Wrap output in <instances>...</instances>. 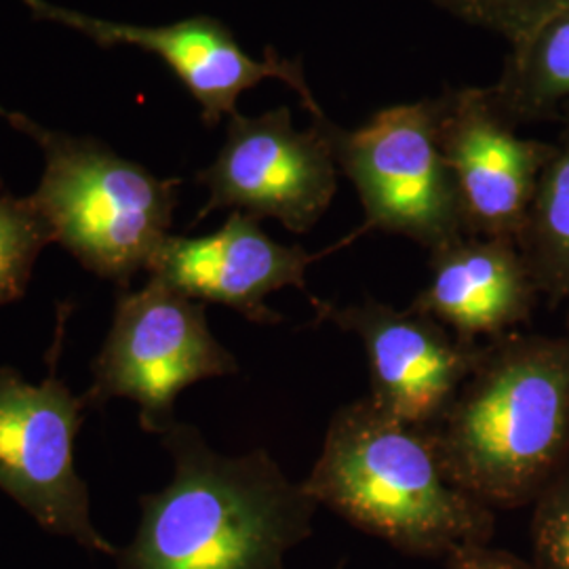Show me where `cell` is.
Returning a JSON list of instances; mask_svg holds the SVG:
<instances>
[{
  "label": "cell",
  "instance_id": "obj_4",
  "mask_svg": "<svg viewBox=\"0 0 569 569\" xmlns=\"http://www.w3.org/2000/svg\"><path fill=\"white\" fill-rule=\"evenodd\" d=\"M0 119L39 146V188L30 194L61 244L91 274L129 289L171 234L180 180L159 178L110 146L44 127L0 106Z\"/></svg>",
  "mask_w": 569,
  "mask_h": 569
},
{
  "label": "cell",
  "instance_id": "obj_13",
  "mask_svg": "<svg viewBox=\"0 0 569 569\" xmlns=\"http://www.w3.org/2000/svg\"><path fill=\"white\" fill-rule=\"evenodd\" d=\"M538 298L515 241L467 234L430 253V279L409 308L467 342H479L529 321Z\"/></svg>",
  "mask_w": 569,
  "mask_h": 569
},
{
  "label": "cell",
  "instance_id": "obj_7",
  "mask_svg": "<svg viewBox=\"0 0 569 569\" xmlns=\"http://www.w3.org/2000/svg\"><path fill=\"white\" fill-rule=\"evenodd\" d=\"M68 310L60 308L42 382L30 385L18 369L0 366V491L44 531L117 557L119 549L91 519L89 488L74 467L87 406L58 371Z\"/></svg>",
  "mask_w": 569,
  "mask_h": 569
},
{
  "label": "cell",
  "instance_id": "obj_2",
  "mask_svg": "<svg viewBox=\"0 0 569 569\" xmlns=\"http://www.w3.org/2000/svg\"><path fill=\"white\" fill-rule=\"evenodd\" d=\"M428 430L456 486L489 509L531 507L569 465V336L489 340Z\"/></svg>",
  "mask_w": 569,
  "mask_h": 569
},
{
  "label": "cell",
  "instance_id": "obj_9",
  "mask_svg": "<svg viewBox=\"0 0 569 569\" xmlns=\"http://www.w3.org/2000/svg\"><path fill=\"white\" fill-rule=\"evenodd\" d=\"M21 2L34 20L68 28L102 49L133 47L159 58L199 103L204 127H218L232 117L244 91L266 79L287 84L310 119L326 117L306 81L300 61L281 58L272 47H266L262 60L251 58L224 21L211 16H194L163 26H140L96 18L51 0Z\"/></svg>",
  "mask_w": 569,
  "mask_h": 569
},
{
  "label": "cell",
  "instance_id": "obj_8",
  "mask_svg": "<svg viewBox=\"0 0 569 569\" xmlns=\"http://www.w3.org/2000/svg\"><path fill=\"white\" fill-rule=\"evenodd\" d=\"M329 117L298 129L287 106L228 117L218 157L197 173L207 190L194 222L213 211H243L305 234L326 216L338 190V163L327 136Z\"/></svg>",
  "mask_w": 569,
  "mask_h": 569
},
{
  "label": "cell",
  "instance_id": "obj_16",
  "mask_svg": "<svg viewBox=\"0 0 569 569\" xmlns=\"http://www.w3.org/2000/svg\"><path fill=\"white\" fill-rule=\"evenodd\" d=\"M53 232L32 197L0 194V306L18 302L32 279L34 266Z\"/></svg>",
  "mask_w": 569,
  "mask_h": 569
},
{
  "label": "cell",
  "instance_id": "obj_14",
  "mask_svg": "<svg viewBox=\"0 0 569 569\" xmlns=\"http://www.w3.org/2000/svg\"><path fill=\"white\" fill-rule=\"evenodd\" d=\"M489 91L517 127L561 121L569 110V7L510 42L505 68Z\"/></svg>",
  "mask_w": 569,
  "mask_h": 569
},
{
  "label": "cell",
  "instance_id": "obj_21",
  "mask_svg": "<svg viewBox=\"0 0 569 569\" xmlns=\"http://www.w3.org/2000/svg\"><path fill=\"white\" fill-rule=\"evenodd\" d=\"M568 336H569V310H568Z\"/></svg>",
  "mask_w": 569,
  "mask_h": 569
},
{
  "label": "cell",
  "instance_id": "obj_11",
  "mask_svg": "<svg viewBox=\"0 0 569 569\" xmlns=\"http://www.w3.org/2000/svg\"><path fill=\"white\" fill-rule=\"evenodd\" d=\"M321 319L355 333L366 348L369 401L390 418L430 428L448 411L458 390L477 366L481 346L458 338L437 319L407 306L366 300L361 305H327L312 298Z\"/></svg>",
  "mask_w": 569,
  "mask_h": 569
},
{
  "label": "cell",
  "instance_id": "obj_18",
  "mask_svg": "<svg viewBox=\"0 0 569 569\" xmlns=\"http://www.w3.org/2000/svg\"><path fill=\"white\" fill-rule=\"evenodd\" d=\"M531 509V563L538 569H569V465Z\"/></svg>",
  "mask_w": 569,
  "mask_h": 569
},
{
  "label": "cell",
  "instance_id": "obj_3",
  "mask_svg": "<svg viewBox=\"0 0 569 569\" xmlns=\"http://www.w3.org/2000/svg\"><path fill=\"white\" fill-rule=\"evenodd\" d=\"M302 486L319 507L413 557L448 559L489 545L496 528L493 509L451 481L432 432L369 397L333 413Z\"/></svg>",
  "mask_w": 569,
  "mask_h": 569
},
{
  "label": "cell",
  "instance_id": "obj_6",
  "mask_svg": "<svg viewBox=\"0 0 569 569\" xmlns=\"http://www.w3.org/2000/svg\"><path fill=\"white\" fill-rule=\"evenodd\" d=\"M239 371L237 357L209 329L203 302L148 277L140 289L119 291L82 399L87 409L129 399L140 409V427L163 437L178 422L182 390Z\"/></svg>",
  "mask_w": 569,
  "mask_h": 569
},
{
  "label": "cell",
  "instance_id": "obj_15",
  "mask_svg": "<svg viewBox=\"0 0 569 569\" xmlns=\"http://www.w3.org/2000/svg\"><path fill=\"white\" fill-rule=\"evenodd\" d=\"M561 133L552 142L549 163L538 180L528 220L517 247L538 293L559 305L569 300V110Z\"/></svg>",
  "mask_w": 569,
  "mask_h": 569
},
{
  "label": "cell",
  "instance_id": "obj_20",
  "mask_svg": "<svg viewBox=\"0 0 569 569\" xmlns=\"http://www.w3.org/2000/svg\"><path fill=\"white\" fill-rule=\"evenodd\" d=\"M2 192H7V190H4V182H2V178H0V194H2Z\"/></svg>",
  "mask_w": 569,
  "mask_h": 569
},
{
  "label": "cell",
  "instance_id": "obj_19",
  "mask_svg": "<svg viewBox=\"0 0 569 569\" xmlns=\"http://www.w3.org/2000/svg\"><path fill=\"white\" fill-rule=\"evenodd\" d=\"M446 569H538L533 563L507 550L491 549L489 545H475L449 555Z\"/></svg>",
  "mask_w": 569,
  "mask_h": 569
},
{
  "label": "cell",
  "instance_id": "obj_17",
  "mask_svg": "<svg viewBox=\"0 0 569 569\" xmlns=\"http://www.w3.org/2000/svg\"><path fill=\"white\" fill-rule=\"evenodd\" d=\"M451 18L498 34L507 41L523 39L536 26L568 9L569 0H432Z\"/></svg>",
  "mask_w": 569,
  "mask_h": 569
},
{
  "label": "cell",
  "instance_id": "obj_10",
  "mask_svg": "<svg viewBox=\"0 0 569 569\" xmlns=\"http://www.w3.org/2000/svg\"><path fill=\"white\" fill-rule=\"evenodd\" d=\"M439 140L468 234L517 243L552 142L519 136L489 87H448L439 96Z\"/></svg>",
  "mask_w": 569,
  "mask_h": 569
},
{
  "label": "cell",
  "instance_id": "obj_1",
  "mask_svg": "<svg viewBox=\"0 0 569 569\" xmlns=\"http://www.w3.org/2000/svg\"><path fill=\"white\" fill-rule=\"evenodd\" d=\"M171 481L140 498V523L117 569H284L319 505L266 449L220 453L199 428L163 435Z\"/></svg>",
  "mask_w": 569,
  "mask_h": 569
},
{
  "label": "cell",
  "instance_id": "obj_12",
  "mask_svg": "<svg viewBox=\"0 0 569 569\" xmlns=\"http://www.w3.org/2000/svg\"><path fill=\"white\" fill-rule=\"evenodd\" d=\"M321 256L279 243L258 218L230 211L216 232L169 234L146 272L192 300L232 308L258 326H277L283 317L268 308L266 298L284 287L308 293L306 270Z\"/></svg>",
  "mask_w": 569,
  "mask_h": 569
},
{
  "label": "cell",
  "instance_id": "obj_5",
  "mask_svg": "<svg viewBox=\"0 0 569 569\" xmlns=\"http://www.w3.org/2000/svg\"><path fill=\"white\" fill-rule=\"evenodd\" d=\"M338 169L352 182L367 230L399 234L428 253L467 237L462 207L439 140V98L395 103L361 127L327 121Z\"/></svg>",
  "mask_w": 569,
  "mask_h": 569
}]
</instances>
